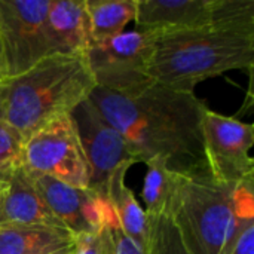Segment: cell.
<instances>
[{
    "label": "cell",
    "instance_id": "1",
    "mask_svg": "<svg viewBox=\"0 0 254 254\" xmlns=\"http://www.w3.org/2000/svg\"><path fill=\"white\" fill-rule=\"evenodd\" d=\"M89 100L140 162L162 158L168 170L180 176L210 173L202 143L207 106L195 92L143 77L116 91L97 86Z\"/></svg>",
    "mask_w": 254,
    "mask_h": 254
},
{
    "label": "cell",
    "instance_id": "2",
    "mask_svg": "<svg viewBox=\"0 0 254 254\" xmlns=\"http://www.w3.org/2000/svg\"><path fill=\"white\" fill-rule=\"evenodd\" d=\"M254 21H217L196 28L155 31L144 65L147 79L195 92L202 80L231 70H252Z\"/></svg>",
    "mask_w": 254,
    "mask_h": 254
},
{
    "label": "cell",
    "instance_id": "3",
    "mask_svg": "<svg viewBox=\"0 0 254 254\" xmlns=\"http://www.w3.org/2000/svg\"><path fill=\"white\" fill-rule=\"evenodd\" d=\"M168 217L189 254H226L241 229L254 220V177L238 185L210 173L177 174Z\"/></svg>",
    "mask_w": 254,
    "mask_h": 254
},
{
    "label": "cell",
    "instance_id": "4",
    "mask_svg": "<svg viewBox=\"0 0 254 254\" xmlns=\"http://www.w3.org/2000/svg\"><path fill=\"white\" fill-rule=\"evenodd\" d=\"M97 88L86 54H52L22 74L0 82L3 121L27 140L71 115Z\"/></svg>",
    "mask_w": 254,
    "mask_h": 254
},
{
    "label": "cell",
    "instance_id": "5",
    "mask_svg": "<svg viewBox=\"0 0 254 254\" xmlns=\"http://www.w3.org/2000/svg\"><path fill=\"white\" fill-rule=\"evenodd\" d=\"M21 164L31 173L89 189L91 168L71 115L58 118L30 135L24 141Z\"/></svg>",
    "mask_w": 254,
    "mask_h": 254
},
{
    "label": "cell",
    "instance_id": "6",
    "mask_svg": "<svg viewBox=\"0 0 254 254\" xmlns=\"http://www.w3.org/2000/svg\"><path fill=\"white\" fill-rule=\"evenodd\" d=\"M51 0H0L3 80L25 73L52 55L46 33Z\"/></svg>",
    "mask_w": 254,
    "mask_h": 254
},
{
    "label": "cell",
    "instance_id": "7",
    "mask_svg": "<svg viewBox=\"0 0 254 254\" xmlns=\"http://www.w3.org/2000/svg\"><path fill=\"white\" fill-rule=\"evenodd\" d=\"M202 143L211 177L223 185H238L254 177L250 150L254 127L237 118L225 116L207 107L202 118Z\"/></svg>",
    "mask_w": 254,
    "mask_h": 254
},
{
    "label": "cell",
    "instance_id": "8",
    "mask_svg": "<svg viewBox=\"0 0 254 254\" xmlns=\"http://www.w3.org/2000/svg\"><path fill=\"white\" fill-rule=\"evenodd\" d=\"M217 21H254V0H137L138 30L174 31Z\"/></svg>",
    "mask_w": 254,
    "mask_h": 254
},
{
    "label": "cell",
    "instance_id": "9",
    "mask_svg": "<svg viewBox=\"0 0 254 254\" xmlns=\"http://www.w3.org/2000/svg\"><path fill=\"white\" fill-rule=\"evenodd\" d=\"M77 134L91 168L89 189L107 199V183L110 176L121 167H131L138 156L127 140L100 115L88 98L71 113Z\"/></svg>",
    "mask_w": 254,
    "mask_h": 254
},
{
    "label": "cell",
    "instance_id": "10",
    "mask_svg": "<svg viewBox=\"0 0 254 254\" xmlns=\"http://www.w3.org/2000/svg\"><path fill=\"white\" fill-rule=\"evenodd\" d=\"M155 31L131 30L106 40L91 42L86 58L97 86L122 89L143 77Z\"/></svg>",
    "mask_w": 254,
    "mask_h": 254
},
{
    "label": "cell",
    "instance_id": "11",
    "mask_svg": "<svg viewBox=\"0 0 254 254\" xmlns=\"http://www.w3.org/2000/svg\"><path fill=\"white\" fill-rule=\"evenodd\" d=\"M27 173L48 208L74 237L94 234L107 225L118 223L109 201L94 190L73 188L28 170Z\"/></svg>",
    "mask_w": 254,
    "mask_h": 254
},
{
    "label": "cell",
    "instance_id": "12",
    "mask_svg": "<svg viewBox=\"0 0 254 254\" xmlns=\"http://www.w3.org/2000/svg\"><path fill=\"white\" fill-rule=\"evenodd\" d=\"M31 225L64 228L34 188L27 170L19 165L0 190V228Z\"/></svg>",
    "mask_w": 254,
    "mask_h": 254
},
{
    "label": "cell",
    "instance_id": "13",
    "mask_svg": "<svg viewBox=\"0 0 254 254\" xmlns=\"http://www.w3.org/2000/svg\"><path fill=\"white\" fill-rule=\"evenodd\" d=\"M46 33L52 54H86L92 42L86 0H51Z\"/></svg>",
    "mask_w": 254,
    "mask_h": 254
},
{
    "label": "cell",
    "instance_id": "14",
    "mask_svg": "<svg viewBox=\"0 0 254 254\" xmlns=\"http://www.w3.org/2000/svg\"><path fill=\"white\" fill-rule=\"evenodd\" d=\"M74 235L54 226L0 228V254H51L74 246Z\"/></svg>",
    "mask_w": 254,
    "mask_h": 254
},
{
    "label": "cell",
    "instance_id": "15",
    "mask_svg": "<svg viewBox=\"0 0 254 254\" xmlns=\"http://www.w3.org/2000/svg\"><path fill=\"white\" fill-rule=\"evenodd\" d=\"M129 167L118 168L107 183V201L116 216L119 228L137 244L144 247L147 237V216L125 183Z\"/></svg>",
    "mask_w": 254,
    "mask_h": 254
},
{
    "label": "cell",
    "instance_id": "16",
    "mask_svg": "<svg viewBox=\"0 0 254 254\" xmlns=\"http://www.w3.org/2000/svg\"><path fill=\"white\" fill-rule=\"evenodd\" d=\"M92 42L106 40L124 33L135 19L137 0H86Z\"/></svg>",
    "mask_w": 254,
    "mask_h": 254
},
{
    "label": "cell",
    "instance_id": "17",
    "mask_svg": "<svg viewBox=\"0 0 254 254\" xmlns=\"http://www.w3.org/2000/svg\"><path fill=\"white\" fill-rule=\"evenodd\" d=\"M147 173L143 183L141 196L146 204V216H164L168 213L171 196L174 192L177 174L170 171L162 158L146 162Z\"/></svg>",
    "mask_w": 254,
    "mask_h": 254
},
{
    "label": "cell",
    "instance_id": "18",
    "mask_svg": "<svg viewBox=\"0 0 254 254\" xmlns=\"http://www.w3.org/2000/svg\"><path fill=\"white\" fill-rule=\"evenodd\" d=\"M144 254H189L185 249L174 223L164 216H147V237L143 247Z\"/></svg>",
    "mask_w": 254,
    "mask_h": 254
},
{
    "label": "cell",
    "instance_id": "19",
    "mask_svg": "<svg viewBox=\"0 0 254 254\" xmlns=\"http://www.w3.org/2000/svg\"><path fill=\"white\" fill-rule=\"evenodd\" d=\"M24 137L6 121H0V182H6L22 159Z\"/></svg>",
    "mask_w": 254,
    "mask_h": 254
},
{
    "label": "cell",
    "instance_id": "20",
    "mask_svg": "<svg viewBox=\"0 0 254 254\" xmlns=\"http://www.w3.org/2000/svg\"><path fill=\"white\" fill-rule=\"evenodd\" d=\"M116 226H119V223L107 225L94 234L76 237L74 246H73V254H115Z\"/></svg>",
    "mask_w": 254,
    "mask_h": 254
},
{
    "label": "cell",
    "instance_id": "21",
    "mask_svg": "<svg viewBox=\"0 0 254 254\" xmlns=\"http://www.w3.org/2000/svg\"><path fill=\"white\" fill-rule=\"evenodd\" d=\"M226 254H254V220L241 229Z\"/></svg>",
    "mask_w": 254,
    "mask_h": 254
},
{
    "label": "cell",
    "instance_id": "22",
    "mask_svg": "<svg viewBox=\"0 0 254 254\" xmlns=\"http://www.w3.org/2000/svg\"><path fill=\"white\" fill-rule=\"evenodd\" d=\"M115 237H116V252L115 254H144L143 247L137 244L134 240H131L124 231L116 226L115 229Z\"/></svg>",
    "mask_w": 254,
    "mask_h": 254
},
{
    "label": "cell",
    "instance_id": "23",
    "mask_svg": "<svg viewBox=\"0 0 254 254\" xmlns=\"http://www.w3.org/2000/svg\"><path fill=\"white\" fill-rule=\"evenodd\" d=\"M51 254H73V247L71 249H65V250H60V252H55V253Z\"/></svg>",
    "mask_w": 254,
    "mask_h": 254
},
{
    "label": "cell",
    "instance_id": "24",
    "mask_svg": "<svg viewBox=\"0 0 254 254\" xmlns=\"http://www.w3.org/2000/svg\"><path fill=\"white\" fill-rule=\"evenodd\" d=\"M3 80V65H1V51H0V82Z\"/></svg>",
    "mask_w": 254,
    "mask_h": 254
},
{
    "label": "cell",
    "instance_id": "25",
    "mask_svg": "<svg viewBox=\"0 0 254 254\" xmlns=\"http://www.w3.org/2000/svg\"><path fill=\"white\" fill-rule=\"evenodd\" d=\"M0 121H3V104H1V97H0Z\"/></svg>",
    "mask_w": 254,
    "mask_h": 254
},
{
    "label": "cell",
    "instance_id": "26",
    "mask_svg": "<svg viewBox=\"0 0 254 254\" xmlns=\"http://www.w3.org/2000/svg\"><path fill=\"white\" fill-rule=\"evenodd\" d=\"M4 186V182H0V190H1V188Z\"/></svg>",
    "mask_w": 254,
    "mask_h": 254
}]
</instances>
